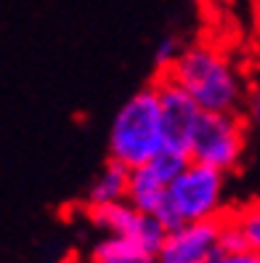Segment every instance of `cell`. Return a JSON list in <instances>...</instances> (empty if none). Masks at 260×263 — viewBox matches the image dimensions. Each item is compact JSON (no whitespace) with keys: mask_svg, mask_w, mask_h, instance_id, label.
Returning a JSON list of instances; mask_svg holds the SVG:
<instances>
[{"mask_svg":"<svg viewBox=\"0 0 260 263\" xmlns=\"http://www.w3.org/2000/svg\"><path fill=\"white\" fill-rule=\"evenodd\" d=\"M210 263H255V253L252 250H244V253H223V250H218Z\"/></svg>","mask_w":260,"mask_h":263,"instance_id":"obj_14","label":"cell"},{"mask_svg":"<svg viewBox=\"0 0 260 263\" xmlns=\"http://www.w3.org/2000/svg\"><path fill=\"white\" fill-rule=\"evenodd\" d=\"M162 74H170L202 106V112H236L247 99L244 77L234 61L210 43L183 48L178 61Z\"/></svg>","mask_w":260,"mask_h":263,"instance_id":"obj_1","label":"cell"},{"mask_svg":"<svg viewBox=\"0 0 260 263\" xmlns=\"http://www.w3.org/2000/svg\"><path fill=\"white\" fill-rule=\"evenodd\" d=\"M252 16H255V22L260 27V0H252Z\"/></svg>","mask_w":260,"mask_h":263,"instance_id":"obj_16","label":"cell"},{"mask_svg":"<svg viewBox=\"0 0 260 263\" xmlns=\"http://www.w3.org/2000/svg\"><path fill=\"white\" fill-rule=\"evenodd\" d=\"M93 263H157V255L146 253L138 242L128 237H106L96 245Z\"/></svg>","mask_w":260,"mask_h":263,"instance_id":"obj_10","label":"cell"},{"mask_svg":"<svg viewBox=\"0 0 260 263\" xmlns=\"http://www.w3.org/2000/svg\"><path fill=\"white\" fill-rule=\"evenodd\" d=\"M165 149L162 104L157 85H146L117 109L109 130V157L125 167H138Z\"/></svg>","mask_w":260,"mask_h":263,"instance_id":"obj_2","label":"cell"},{"mask_svg":"<svg viewBox=\"0 0 260 263\" xmlns=\"http://www.w3.org/2000/svg\"><path fill=\"white\" fill-rule=\"evenodd\" d=\"M183 53V45H181V40L178 37H165L159 45H157V64L162 67V72H167L175 61H178V56Z\"/></svg>","mask_w":260,"mask_h":263,"instance_id":"obj_13","label":"cell"},{"mask_svg":"<svg viewBox=\"0 0 260 263\" xmlns=\"http://www.w3.org/2000/svg\"><path fill=\"white\" fill-rule=\"evenodd\" d=\"M167 186L170 181H165L157 167L146 162V165H138L130 170V192H128V202L135 205L141 213H149V215H157L165 197H167Z\"/></svg>","mask_w":260,"mask_h":263,"instance_id":"obj_8","label":"cell"},{"mask_svg":"<svg viewBox=\"0 0 260 263\" xmlns=\"http://www.w3.org/2000/svg\"><path fill=\"white\" fill-rule=\"evenodd\" d=\"M128 192H130V167L109 160L104 165L101 173L96 176L90 192H88V205L90 208L114 205V202L128 199Z\"/></svg>","mask_w":260,"mask_h":263,"instance_id":"obj_9","label":"cell"},{"mask_svg":"<svg viewBox=\"0 0 260 263\" xmlns=\"http://www.w3.org/2000/svg\"><path fill=\"white\" fill-rule=\"evenodd\" d=\"M221 250L223 253H244V250H250L247 247V239H244L242 234V229L228 218H223V229H221Z\"/></svg>","mask_w":260,"mask_h":263,"instance_id":"obj_12","label":"cell"},{"mask_svg":"<svg viewBox=\"0 0 260 263\" xmlns=\"http://www.w3.org/2000/svg\"><path fill=\"white\" fill-rule=\"evenodd\" d=\"M90 221L101 226L104 231H109L112 237H128L133 242H138L146 253L159 255L162 245L170 234L157 215L141 213L135 205H130L128 199L114 205H101V208H90Z\"/></svg>","mask_w":260,"mask_h":263,"instance_id":"obj_5","label":"cell"},{"mask_svg":"<svg viewBox=\"0 0 260 263\" xmlns=\"http://www.w3.org/2000/svg\"><path fill=\"white\" fill-rule=\"evenodd\" d=\"M244 109H247V117L260 125V85L252 88V90H247V99H244Z\"/></svg>","mask_w":260,"mask_h":263,"instance_id":"obj_15","label":"cell"},{"mask_svg":"<svg viewBox=\"0 0 260 263\" xmlns=\"http://www.w3.org/2000/svg\"><path fill=\"white\" fill-rule=\"evenodd\" d=\"M228 218L242 229V234H244V239H247L250 250L260 253V199H257V202L242 205L236 213L228 215Z\"/></svg>","mask_w":260,"mask_h":263,"instance_id":"obj_11","label":"cell"},{"mask_svg":"<svg viewBox=\"0 0 260 263\" xmlns=\"http://www.w3.org/2000/svg\"><path fill=\"white\" fill-rule=\"evenodd\" d=\"M154 85L159 90V104H162L165 149H175V152L189 154L194 128L202 117V106L196 104L170 74H162Z\"/></svg>","mask_w":260,"mask_h":263,"instance_id":"obj_6","label":"cell"},{"mask_svg":"<svg viewBox=\"0 0 260 263\" xmlns=\"http://www.w3.org/2000/svg\"><path fill=\"white\" fill-rule=\"evenodd\" d=\"M223 218L194 221L173 229L167 234L157 263H210L221 250Z\"/></svg>","mask_w":260,"mask_h":263,"instance_id":"obj_7","label":"cell"},{"mask_svg":"<svg viewBox=\"0 0 260 263\" xmlns=\"http://www.w3.org/2000/svg\"><path fill=\"white\" fill-rule=\"evenodd\" d=\"M223 199L226 173L191 160L183 167V173L167 186V197L157 218L170 231L183 223L223 218Z\"/></svg>","mask_w":260,"mask_h":263,"instance_id":"obj_3","label":"cell"},{"mask_svg":"<svg viewBox=\"0 0 260 263\" xmlns=\"http://www.w3.org/2000/svg\"><path fill=\"white\" fill-rule=\"evenodd\" d=\"M244 146H247V125L239 112H202L189 144V157L231 173L244 157Z\"/></svg>","mask_w":260,"mask_h":263,"instance_id":"obj_4","label":"cell"},{"mask_svg":"<svg viewBox=\"0 0 260 263\" xmlns=\"http://www.w3.org/2000/svg\"><path fill=\"white\" fill-rule=\"evenodd\" d=\"M255 263H260V253H255Z\"/></svg>","mask_w":260,"mask_h":263,"instance_id":"obj_17","label":"cell"}]
</instances>
